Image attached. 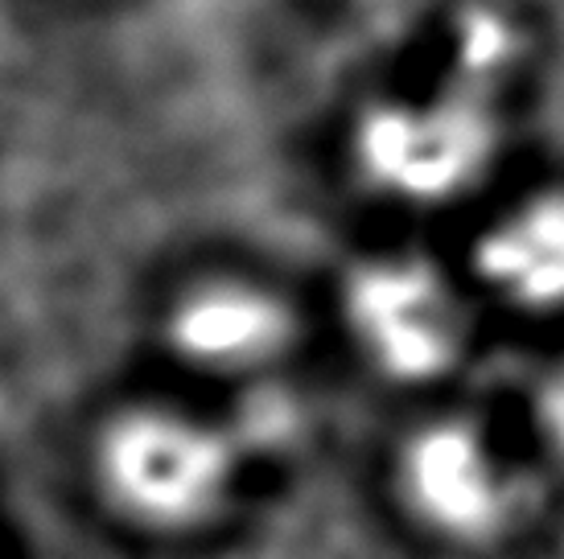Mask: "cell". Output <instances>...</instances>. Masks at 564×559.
<instances>
[{"mask_svg": "<svg viewBox=\"0 0 564 559\" xmlns=\"http://www.w3.org/2000/svg\"><path fill=\"white\" fill-rule=\"evenodd\" d=\"M449 248L495 333H564V156L516 161L457 218Z\"/></svg>", "mask_w": 564, "mask_h": 559, "instance_id": "cell-4", "label": "cell"}, {"mask_svg": "<svg viewBox=\"0 0 564 559\" xmlns=\"http://www.w3.org/2000/svg\"><path fill=\"white\" fill-rule=\"evenodd\" d=\"M165 342L203 374H256L289 350L293 313L251 280H203L170 305Z\"/></svg>", "mask_w": 564, "mask_h": 559, "instance_id": "cell-6", "label": "cell"}, {"mask_svg": "<svg viewBox=\"0 0 564 559\" xmlns=\"http://www.w3.org/2000/svg\"><path fill=\"white\" fill-rule=\"evenodd\" d=\"M355 169L383 202L462 218L516 165L495 91L441 78L424 91L379 95L355 120Z\"/></svg>", "mask_w": 564, "mask_h": 559, "instance_id": "cell-2", "label": "cell"}, {"mask_svg": "<svg viewBox=\"0 0 564 559\" xmlns=\"http://www.w3.org/2000/svg\"><path fill=\"white\" fill-rule=\"evenodd\" d=\"M346 338L367 371L416 399L454 395L495 333L454 248H388L343 284Z\"/></svg>", "mask_w": 564, "mask_h": 559, "instance_id": "cell-1", "label": "cell"}, {"mask_svg": "<svg viewBox=\"0 0 564 559\" xmlns=\"http://www.w3.org/2000/svg\"><path fill=\"white\" fill-rule=\"evenodd\" d=\"M457 395V391H454ZM454 395L424 399L392 449V494L400 511L441 544L482 547L519 523L528 497V436Z\"/></svg>", "mask_w": 564, "mask_h": 559, "instance_id": "cell-3", "label": "cell"}, {"mask_svg": "<svg viewBox=\"0 0 564 559\" xmlns=\"http://www.w3.org/2000/svg\"><path fill=\"white\" fill-rule=\"evenodd\" d=\"M95 482L124 523L186 535L215 523L236 485V445L173 407H128L95 440Z\"/></svg>", "mask_w": 564, "mask_h": 559, "instance_id": "cell-5", "label": "cell"}, {"mask_svg": "<svg viewBox=\"0 0 564 559\" xmlns=\"http://www.w3.org/2000/svg\"><path fill=\"white\" fill-rule=\"evenodd\" d=\"M511 412L535 461L564 473V333L535 342V362L519 383Z\"/></svg>", "mask_w": 564, "mask_h": 559, "instance_id": "cell-7", "label": "cell"}]
</instances>
